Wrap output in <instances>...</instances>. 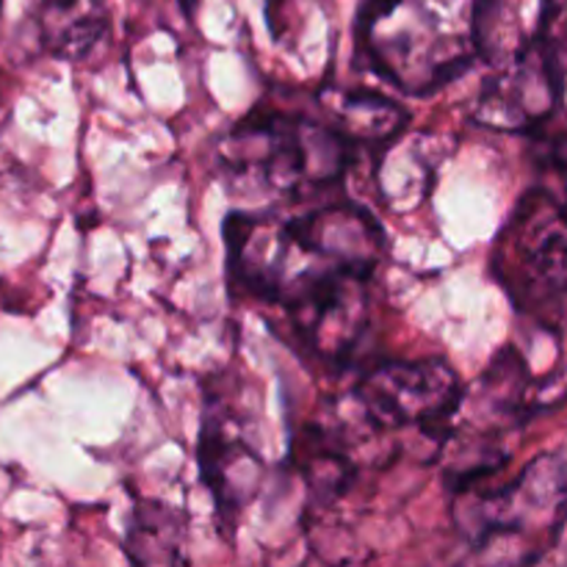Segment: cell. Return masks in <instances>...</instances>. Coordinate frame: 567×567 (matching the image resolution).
Segmentation results:
<instances>
[{"mask_svg":"<svg viewBox=\"0 0 567 567\" xmlns=\"http://www.w3.org/2000/svg\"><path fill=\"white\" fill-rule=\"evenodd\" d=\"M225 244L233 288L286 305L327 277H374L385 238L369 210L336 205L293 219L236 210L225 221Z\"/></svg>","mask_w":567,"mask_h":567,"instance_id":"cell-1","label":"cell"},{"mask_svg":"<svg viewBox=\"0 0 567 567\" xmlns=\"http://www.w3.org/2000/svg\"><path fill=\"white\" fill-rule=\"evenodd\" d=\"M480 0H363L360 53L408 94H432L480 55Z\"/></svg>","mask_w":567,"mask_h":567,"instance_id":"cell-2","label":"cell"},{"mask_svg":"<svg viewBox=\"0 0 567 567\" xmlns=\"http://www.w3.org/2000/svg\"><path fill=\"white\" fill-rule=\"evenodd\" d=\"M358 144L338 125L258 109L221 142V166L241 192L299 194L341 181Z\"/></svg>","mask_w":567,"mask_h":567,"instance_id":"cell-3","label":"cell"},{"mask_svg":"<svg viewBox=\"0 0 567 567\" xmlns=\"http://www.w3.org/2000/svg\"><path fill=\"white\" fill-rule=\"evenodd\" d=\"M454 518L476 551L507 543L520 548V563H535L554 546L567 520V460L540 454L504 487H465Z\"/></svg>","mask_w":567,"mask_h":567,"instance_id":"cell-4","label":"cell"},{"mask_svg":"<svg viewBox=\"0 0 567 567\" xmlns=\"http://www.w3.org/2000/svg\"><path fill=\"white\" fill-rule=\"evenodd\" d=\"M358 424L374 432L419 430L437 452L452 437L463 388L443 360H391L363 374L352 393Z\"/></svg>","mask_w":567,"mask_h":567,"instance_id":"cell-5","label":"cell"},{"mask_svg":"<svg viewBox=\"0 0 567 567\" xmlns=\"http://www.w3.org/2000/svg\"><path fill=\"white\" fill-rule=\"evenodd\" d=\"M498 277L513 299L543 308L567 297V205L529 192L504 227L496 249Z\"/></svg>","mask_w":567,"mask_h":567,"instance_id":"cell-6","label":"cell"},{"mask_svg":"<svg viewBox=\"0 0 567 567\" xmlns=\"http://www.w3.org/2000/svg\"><path fill=\"white\" fill-rule=\"evenodd\" d=\"M563 92V48L537 31L498 61V72L482 89L476 120L498 131H540L551 122Z\"/></svg>","mask_w":567,"mask_h":567,"instance_id":"cell-7","label":"cell"},{"mask_svg":"<svg viewBox=\"0 0 567 567\" xmlns=\"http://www.w3.org/2000/svg\"><path fill=\"white\" fill-rule=\"evenodd\" d=\"M199 471L205 485L216 498V507L225 524H230L260 491L264 463L258 454L227 432L225 421H205L203 437H199Z\"/></svg>","mask_w":567,"mask_h":567,"instance_id":"cell-8","label":"cell"},{"mask_svg":"<svg viewBox=\"0 0 567 567\" xmlns=\"http://www.w3.org/2000/svg\"><path fill=\"white\" fill-rule=\"evenodd\" d=\"M100 0H37V20L50 53L81 59L103 39L105 20Z\"/></svg>","mask_w":567,"mask_h":567,"instance_id":"cell-9","label":"cell"},{"mask_svg":"<svg viewBox=\"0 0 567 567\" xmlns=\"http://www.w3.org/2000/svg\"><path fill=\"white\" fill-rule=\"evenodd\" d=\"M183 535L186 518L177 509L161 502H138L125 537V554L136 565L186 563Z\"/></svg>","mask_w":567,"mask_h":567,"instance_id":"cell-10","label":"cell"},{"mask_svg":"<svg viewBox=\"0 0 567 567\" xmlns=\"http://www.w3.org/2000/svg\"><path fill=\"white\" fill-rule=\"evenodd\" d=\"M336 111L338 127L354 144H374V147H388L393 138L402 136L410 122V114L402 105L377 92H363V89L343 94Z\"/></svg>","mask_w":567,"mask_h":567,"instance_id":"cell-11","label":"cell"},{"mask_svg":"<svg viewBox=\"0 0 567 567\" xmlns=\"http://www.w3.org/2000/svg\"><path fill=\"white\" fill-rule=\"evenodd\" d=\"M540 147H543V161H546V166L559 177V183H563L565 205H567V127L565 131L543 133Z\"/></svg>","mask_w":567,"mask_h":567,"instance_id":"cell-12","label":"cell"},{"mask_svg":"<svg viewBox=\"0 0 567 567\" xmlns=\"http://www.w3.org/2000/svg\"><path fill=\"white\" fill-rule=\"evenodd\" d=\"M0 11H3V0H0Z\"/></svg>","mask_w":567,"mask_h":567,"instance_id":"cell-13","label":"cell"}]
</instances>
